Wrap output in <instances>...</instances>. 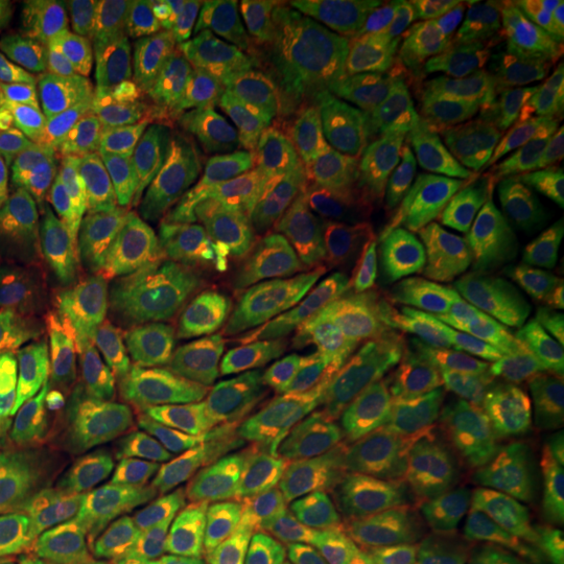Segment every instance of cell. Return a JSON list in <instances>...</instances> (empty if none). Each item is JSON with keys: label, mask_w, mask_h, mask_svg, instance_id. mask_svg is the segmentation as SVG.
<instances>
[{"label": "cell", "mask_w": 564, "mask_h": 564, "mask_svg": "<svg viewBox=\"0 0 564 564\" xmlns=\"http://www.w3.org/2000/svg\"><path fill=\"white\" fill-rule=\"evenodd\" d=\"M368 398H347L310 423L193 473L160 564H247L310 485L364 444Z\"/></svg>", "instance_id": "52a82bcc"}, {"label": "cell", "mask_w": 564, "mask_h": 564, "mask_svg": "<svg viewBox=\"0 0 564 564\" xmlns=\"http://www.w3.org/2000/svg\"><path fill=\"white\" fill-rule=\"evenodd\" d=\"M564 393V356L535 323H494L431 356H377L372 414L544 410Z\"/></svg>", "instance_id": "30bf717a"}, {"label": "cell", "mask_w": 564, "mask_h": 564, "mask_svg": "<svg viewBox=\"0 0 564 564\" xmlns=\"http://www.w3.org/2000/svg\"><path fill=\"white\" fill-rule=\"evenodd\" d=\"M18 410H21V398H18V389H13V377H9V368L0 364V426L13 423Z\"/></svg>", "instance_id": "44dd1931"}, {"label": "cell", "mask_w": 564, "mask_h": 564, "mask_svg": "<svg viewBox=\"0 0 564 564\" xmlns=\"http://www.w3.org/2000/svg\"><path fill=\"white\" fill-rule=\"evenodd\" d=\"M84 139L188 181L272 118L260 9L226 0H113L93 13Z\"/></svg>", "instance_id": "7a4b0ae2"}, {"label": "cell", "mask_w": 564, "mask_h": 564, "mask_svg": "<svg viewBox=\"0 0 564 564\" xmlns=\"http://www.w3.org/2000/svg\"><path fill=\"white\" fill-rule=\"evenodd\" d=\"M51 59V18L30 0H0V130L39 93Z\"/></svg>", "instance_id": "ac0fdd59"}, {"label": "cell", "mask_w": 564, "mask_h": 564, "mask_svg": "<svg viewBox=\"0 0 564 564\" xmlns=\"http://www.w3.org/2000/svg\"><path fill=\"white\" fill-rule=\"evenodd\" d=\"M184 281L202 297L230 305H284L305 297L281 247L239 202L209 181H188V268Z\"/></svg>", "instance_id": "5bb4252c"}, {"label": "cell", "mask_w": 564, "mask_h": 564, "mask_svg": "<svg viewBox=\"0 0 564 564\" xmlns=\"http://www.w3.org/2000/svg\"><path fill=\"white\" fill-rule=\"evenodd\" d=\"M0 330L55 335L101 330L147 335V305L97 281L80 263L63 260L0 205Z\"/></svg>", "instance_id": "4fadbf2b"}, {"label": "cell", "mask_w": 564, "mask_h": 564, "mask_svg": "<svg viewBox=\"0 0 564 564\" xmlns=\"http://www.w3.org/2000/svg\"><path fill=\"white\" fill-rule=\"evenodd\" d=\"M381 226V356H431L531 305L527 193L514 151L372 188Z\"/></svg>", "instance_id": "3957f363"}, {"label": "cell", "mask_w": 564, "mask_h": 564, "mask_svg": "<svg viewBox=\"0 0 564 564\" xmlns=\"http://www.w3.org/2000/svg\"><path fill=\"white\" fill-rule=\"evenodd\" d=\"M0 564H121L109 547L67 510L25 523H0Z\"/></svg>", "instance_id": "ffe728a7"}, {"label": "cell", "mask_w": 564, "mask_h": 564, "mask_svg": "<svg viewBox=\"0 0 564 564\" xmlns=\"http://www.w3.org/2000/svg\"><path fill=\"white\" fill-rule=\"evenodd\" d=\"M564 485L540 498L464 510H410L402 564H556Z\"/></svg>", "instance_id": "9a60e30c"}, {"label": "cell", "mask_w": 564, "mask_h": 564, "mask_svg": "<svg viewBox=\"0 0 564 564\" xmlns=\"http://www.w3.org/2000/svg\"><path fill=\"white\" fill-rule=\"evenodd\" d=\"M531 323L564 356V155H552L535 172Z\"/></svg>", "instance_id": "e0dca14e"}, {"label": "cell", "mask_w": 564, "mask_h": 564, "mask_svg": "<svg viewBox=\"0 0 564 564\" xmlns=\"http://www.w3.org/2000/svg\"><path fill=\"white\" fill-rule=\"evenodd\" d=\"M556 564H564V552H561V561H556Z\"/></svg>", "instance_id": "7402d4cb"}, {"label": "cell", "mask_w": 564, "mask_h": 564, "mask_svg": "<svg viewBox=\"0 0 564 564\" xmlns=\"http://www.w3.org/2000/svg\"><path fill=\"white\" fill-rule=\"evenodd\" d=\"M51 510H59L55 464L18 410L13 423L0 426V523H25Z\"/></svg>", "instance_id": "d6986e66"}, {"label": "cell", "mask_w": 564, "mask_h": 564, "mask_svg": "<svg viewBox=\"0 0 564 564\" xmlns=\"http://www.w3.org/2000/svg\"><path fill=\"white\" fill-rule=\"evenodd\" d=\"M0 364L9 368L25 410L63 419H101L130 426L147 440H163L151 360L134 335L0 330Z\"/></svg>", "instance_id": "8fae6325"}, {"label": "cell", "mask_w": 564, "mask_h": 564, "mask_svg": "<svg viewBox=\"0 0 564 564\" xmlns=\"http://www.w3.org/2000/svg\"><path fill=\"white\" fill-rule=\"evenodd\" d=\"M0 205L39 242L118 293H176L188 268V181L84 134L0 155Z\"/></svg>", "instance_id": "5b68a950"}, {"label": "cell", "mask_w": 564, "mask_h": 564, "mask_svg": "<svg viewBox=\"0 0 564 564\" xmlns=\"http://www.w3.org/2000/svg\"><path fill=\"white\" fill-rule=\"evenodd\" d=\"M393 4L381 0H281L263 4V34L281 59L289 130L360 155L372 134L384 34Z\"/></svg>", "instance_id": "9c48e42d"}, {"label": "cell", "mask_w": 564, "mask_h": 564, "mask_svg": "<svg viewBox=\"0 0 564 564\" xmlns=\"http://www.w3.org/2000/svg\"><path fill=\"white\" fill-rule=\"evenodd\" d=\"M193 176L223 188L268 230L305 297L339 310L360 297L377 230L372 181L360 155L263 121Z\"/></svg>", "instance_id": "8992f818"}, {"label": "cell", "mask_w": 564, "mask_h": 564, "mask_svg": "<svg viewBox=\"0 0 564 564\" xmlns=\"http://www.w3.org/2000/svg\"><path fill=\"white\" fill-rule=\"evenodd\" d=\"M55 464L59 510L80 519L121 564H160L184 502L181 460L163 440L101 419L25 410Z\"/></svg>", "instance_id": "ba28073f"}, {"label": "cell", "mask_w": 564, "mask_h": 564, "mask_svg": "<svg viewBox=\"0 0 564 564\" xmlns=\"http://www.w3.org/2000/svg\"><path fill=\"white\" fill-rule=\"evenodd\" d=\"M147 335L160 423L184 477L377 384L360 318L318 297L230 305L176 289L147 310Z\"/></svg>", "instance_id": "6da1fadb"}, {"label": "cell", "mask_w": 564, "mask_h": 564, "mask_svg": "<svg viewBox=\"0 0 564 564\" xmlns=\"http://www.w3.org/2000/svg\"><path fill=\"white\" fill-rule=\"evenodd\" d=\"M506 147L564 155V0L527 4L506 84Z\"/></svg>", "instance_id": "2e32d148"}, {"label": "cell", "mask_w": 564, "mask_h": 564, "mask_svg": "<svg viewBox=\"0 0 564 564\" xmlns=\"http://www.w3.org/2000/svg\"><path fill=\"white\" fill-rule=\"evenodd\" d=\"M527 4H393L364 167L372 188L444 176L506 147V84Z\"/></svg>", "instance_id": "277c9868"}, {"label": "cell", "mask_w": 564, "mask_h": 564, "mask_svg": "<svg viewBox=\"0 0 564 564\" xmlns=\"http://www.w3.org/2000/svg\"><path fill=\"white\" fill-rule=\"evenodd\" d=\"M405 531L410 502L398 477L356 447L310 485L247 564H402Z\"/></svg>", "instance_id": "7c38bea8"}]
</instances>
